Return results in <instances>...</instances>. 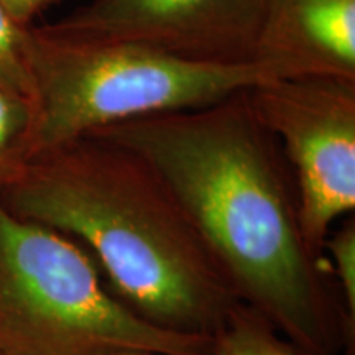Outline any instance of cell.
<instances>
[{
  "mask_svg": "<svg viewBox=\"0 0 355 355\" xmlns=\"http://www.w3.org/2000/svg\"><path fill=\"white\" fill-rule=\"evenodd\" d=\"M141 155L170 186L243 304L304 355H354L327 259L313 254L295 176L247 89L204 107L87 133Z\"/></svg>",
  "mask_w": 355,
  "mask_h": 355,
  "instance_id": "1",
  "label": "cell"
},
{
  "mask_svg": "<svg viewBox=\"0 0 355 355\" xmlns=\"http://www.w3.org/2000/svg\"><path fill=\"white\" fill-rule=\"evenodd\" d=\"M0 201L76 241L114 295L162 329L212 339L242 303L170 186L125 145L84 135L43 150Z\"/></svg>",
  "mask_w": 355,
  "mask_h": 355,
  "instance_id": "2",
  "label": "cell"
},
{
  "mask_svg": "<svg viewBox=\"0 0 355 355\" xmlns=\"http://www.w3.org/2000/svg\"><path fill=\"white\" fill-rule=\"evenodd\" d=\"M24 53L35 122L30 158L87 133L148 115L214 104L268 79L250 63H199L135 43L101 42L26 26Z\"/></svg>",
  "mask_w": 355,
  "mask_h": 355,
  "instance_id": "3",
  "label": "cell"
},
{
  "mask_svg": "<svg viewBox=\"0 0 355 355\" xmlns=\"http://www.w3.org/2000/svg\"><path fill=\"white\" fill-rule=\"evenodd\" d=\"M68 235L0 201V352L6 355H212V339L141 319Z\"/></svg>",
  "mask_w": 355,
  "mask_h": 355,
  "instance_id": "4",
  "label": "cell"
},
{
  "mask_svg": "<svg viewBox=\"0 0 355 355\" xmlns=\"http://www.w3.org/2000/svg\"><path fill=\"white\" fill-rule=\"evenodd\" d=\"M247 96L295 176L306 242L326 259L332 225L355 209V79L275 78Z\"/></svg>",
  "mask_w": 355,
  "mask_h": 355,
  "instance_id": "5",
  "label": "cell"
},
{
  "mask_svg": "<svg viewBox=\"0 0 355 355\" xmlns=\"http://www.w3.org/2000/svg\"><path fill=\"white\" fill-rule=\"evenodd\" d=\"M270 0H91L58 32L101 42L135 43L199 63L254 61Z\"/></svg>",
  "mask_w": 355,
  "mask_h": 355,
  "instance_id": "6",
  "label": "cell"
},
{
  "mask_svg": "<svg viewBox=\"0 0 355 355\" xmlns=\"http://www.w3.org/2000/svg\"><path fill=\"white\" fill-rule=\"evenodd\" d=\"M254 61L279 78L355 79V0H270Z\"/></svg>",
  "mask_w": 355,
  "mask_h": 355,
  "instance_id": "7",
  "label": "cell"
},
{
  "mask_svg": "<svg viewBox=\"0 0 355 355\" xmlns=\"http://www.w3.org/2000/svg\"><path fill=\"white\" fill-rule=\"evenodd\" d=\"M212 355H304L266 319L241 303L212 336Z\"/></svg>",
  "mask_w": 355,
  "mask_h": 355,
  "instance_id": "8",
  "label": "cell"
},
{
  "mask_svg": "<svg viewBox=\"0 0 355 355\" xmlns=\"http://www.w3.org/2000/svg\"><path fill=\"white\" fill-rule=\"evenodd\" d=\"M33 122L32 99L0 87V189L30 162Z\"/></svg>",
  "mask_w": 355,
  "mask_h": 355,
  "instance_id": "9",
  "label": "cell"
},
{
  "mask_svg": "<svg viewBox=\"0 0 355 355\" xmlns=\"http://www.w3.org/2000/svg\"><path fill=\"white\" fill-rule=\"evenodd\" d=\"M324 255L349 321L355 326V220L352 217L340 227L331 230L324 242Z\"/></svg>",
  "mask_w": 355,
  "mask_h": 355,
  "instance_id": "10",
  "label": "cell"
},
{
  "mask_svg": "<svg viewBox=\"0 0 355 355\" xmlns=\"http://www.w3.org/2000/svg\"><path fill=\"white\" fill-rule=\"evenodd\" d=\"M24 26L0 6V87L32 99V81L24 53Z\"/></svg>",
  "mask_w": 355,
  "mask_h": 355,
  "instance_id": "11",
  "label": "cell"
},
{
  "mask_svg": "<svg viewBox=\"0 0 355 355\" xmlns=\"http://www.w3.org/2000/svg\"><path fill=\"white\" fill-rule=\"evenodd\" d=\"M0 6L6 8L10 19L17 25L26 26L33 25V19L43 10L44 0H0Z\"/></svg>",
  "mask_w": 355,
  "mask_h": 355,
  "instance_id": "12",
  "label": "cell"
},
{
  "mask_svg": "<svg viewBox=\"0 0 355 355\" xmlns=\"http://www.w3.org/2000/svg\"><path fill=\"white\" fill-rule=\"evenodd\" d=\"M110 355H163V354H153V352H117Z\"/></svg>",
  "mask_w": 355,
  "mask_h": 355,
  "instance_id": "13",
  "label": "cell"
},
{
  "mask_svg": "<svg viewBox=\"0 0 355 355\" xmlns=\"http://www.w3.org/2000/svg\"><path fill=\"white\" fill-rule=\"evenodd\" d=\"M56 0H44V7H48V6H51V3H55Z\"/></svg>",
  "mask_w": 355,
  "mask_h": 355,
  "instance_id": "14",
  "label": "cell"
},
{
  "mask_svg": "<svg viewBox=\"0 0 355 355\" xmlns=\"http://www.w3.org/2000/svg\"><path fill=\"white\" fill-rule=\"evenodd\" d=\"M0 355H6V354H3V352H0Z\"/></svg>",
  "mask_w": 355,
  "mask_h": 355,
  "instance_id": "15",
  "label": "cell"
}]
</instances>
